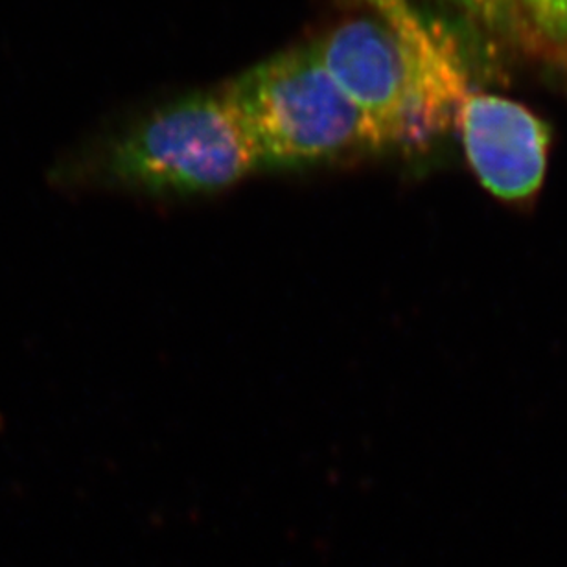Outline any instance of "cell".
<instances>
[{
    "label": "cell",
    "mask_w": 567,
    "mask_h": 567,
    "mask_svg": "<svg viewBox=\"0 0 567 567\" xmlns=\"http://www.w3.org/2000/svg\"><path fill=\"white\" fill-rule=\"evenodd\" d=\"M66 183H94L153 197L213 194L262 169L224 91L196 93L71 153Z\"/></svg>",
    "instance_id": "6da1fadb"
},
{
    "label": "cell",
    "mask_w": 567,
    "mask_h": 567,
    "mask_svg": "<svg viewBox=\"0 0 567 567\" xmlns=\"http://www.w3.org/2000/svg\"><path fill=\"white\" fill-rule=\"evenodd\" d=\"M328 74L360 111L378 150L421 144L452 126L468 96L452 41L421 49L382 19H354L316 41Z\"/></svg>",
    "instance_id": "7a4b0ae2"
},
{
    "label": "cell",
    "mask_w": 567,
    "mask_h": 567,
    "mask_svg": "<svg viewBox=\"0 0 567 567\" xmlns=\"http://www.w3.org/2000/svg\"><path fill=\"white\" fill-rule=\"evenodd\" d=\"M221 91L262 169L306 168L378 150L365 118L328 74L316 41L251 66Z\"/></svg>",
    "instance_id": "3957f363"
},
{
    "label": "cell",
    "mask_w": 567,
    "mask_h": 567,
    "mask_svg": "<svg viewBox=\"0 0 567 567\" xmlns=\"http://www.w3.org/2000/svg\"><path fill=\"white\" fill-rule=\"evenodd\" d=\"M464 152L481 185L518 202L540 188L551 135L524 105L494 94H468L457 116Z\"/></svg>",
    "instance_id": "277c9868"
},
{
    "label": "cell",
    "mask_w": 567,
    "mask_h": 567,
    "mask_svg": "<svg viewBox=\"0 0 567 567\" xmlns=\"http://www.w3.org/2000/svg\"><path fill=\"white\" fill-rule=\"evenodd\" d=\"M378 11V16L382 21L388 22L400 38H404L408 43L421 47V49H430L436 44L447 41L444 33L439 32L433 24L424 21L408 0H365Z\"/></svg>",
    "instance_id": "5b68a950"
},
{
    "label": "cell",
    "mask_w": 567,
    "mask_h": 567,
    "mask_svg": "<svg viewBox=\"0 0 567 567\" xmlns=\"http://www.w3.org/2000/svg\"><path fill=\"white\" fill-rule=\"evenodd\" d=\"M519 17L553 49L567 52V0H516Z\"/></svg>",
    "instance_id": "8992f818"
},
{
    "label": "cell",
    "mask_w": 567,
    "mask_h": 567,
    "mask_svg": "<svg viewBox=\"0 0 567 567\" xmlns=\"http://www.w3.org/2000/svg\"><path fill=\"white\" fill-rule=\"evenodd\" d=\"M488 30H507L519 19L516 0H450Z\"/></svg>",
    "instance_id": "52a82bcc"
}]
</instances>
